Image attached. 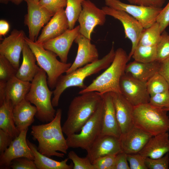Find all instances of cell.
<instances>
[{"label":"cell","instance_id":"cell-1","mask_svg":"<svg viewBox=\"0 0 169 169\" xmlns=\"http://www.w3.org/2000/svg\"><path fill=\"white\" fill-rule=\"evenodd\" d=\"M62 115V110L58 109L52 120L45 124L33 125L31 128V134L38 142V151L49 157L63 158L69 148L61 125Z\"/></svg>","mask_w":169,"mask_h":169},{"label":"cell","instance_id":"cell-2","mask_svg":"<svg viewBox=\"0 0 169 169\" xmlns=\"http://www.w3.org/2000/svg\"><path fill=\"white\" fill-rule=\"evenodd\" d=\"M80 95L71 102L67 118L62 126L63 131L67 136L80 131L102 102V94L97 92Z\"/></svg>","mask_w":169,"mask_h":169},{"label":"cell","instance_id":"cell-3","mask_svg":"<svg viewBox=\"0 0 169 169\" xmlns=\"http://www.w3.org/2000/svg\"><path fill=\"white\" fill-rule=\"evenodd\" d=\"M115 55L113 44L109 52L102 59L78 68L70 73L62 75L53 91V97L52 99L53 106L58 105L60 96L67 88L72 87L82 89L85 88L84 81L85 78L107 68L113 62Z\"/></svg>","mask_w":169,"mask_h":169},{"label":"cell","instance_id":"cell-4","mask_svg":"<svg viewBox=\"0 0 169 169\" xmlns=\"http://www.w3.org/2000/svg\"><path fill=\"white\" fill-rule=\"evenodd\" d=\"M128 61V55L125 51L122 48H118L115 51V58L110 65L79 94L92 91L101 94L112 92L121 94L120 81L125 73V67Z\"/></svg>","mask_w":169,"mask_h":169},{"label":"cell","instance_id":"cell-5","mask_svg":"<svg viewBox=\"0 0 169 169\" xmlns=\"http://www.w3.org/2000/svg\"><path fill=\"white\" fill-rule=\"evenodd\" d=\"M46 74L41 68L31 82L30 89L25 99L36 107V117L42 122L48 123L54 119L56 111L52 103L53 91L49 89Z\"/></svg>","mask_w":169,"mask_h":169},{"label":"cell","instance_id":"cell-6","mask_svg":"<svg viewBox=\"0 0 169 169\" xmlns=\"http://www.w3.org/2000/svg\"><path fill=\"white\" fill-rule=\"evenodd\" d=\"M167 111L149 103L134 107V125L154 136L169 130V117Z\"/></svg>","mask_w":169,"mask_h":169},{"label":"cell","instance_id":"cell-7","mask_svg":"<svg viewBox=\"0 0 169 169\" xmlns=\"http://www.w3.org/2000/svg\"><path fill=\"white\" fill-rule=\"evenodd\" d=\"M26 43L34 54L38 65L46 72L49 87L54 89L59 77L66 73L71 65V63H64L57 58L54 52L44 49L43 46L26 36Z\"/></svg>","mask_w":169,"mask_h":169},{"label":"cell","instance_id":"cell-8","mask_svg":"<svg viewBox=\"0 0 169 169\" xmlns=\"http://www.w3.org/2000/svg\"><path fill=\"white\" fill-rule=\"evenodd\" d=\"M102 111V100L96 111L83 126L80 132L67 136L66 141L69 148H79L86 150L90 146L100 135Z\"/></svg>","mask_w":169,"mask_h":169},{"label":"cell","instance_id":"cell-9","mask_svg":"<svg viewBox=\"0 0 169 169\" xmlns=\"http://www.w3.org/2000/svg\"><path fill=\"white\" fill-rule=\"evenodd\" d=\"M106 6L124 11L138 20L144 29L156 22L157 18L162 8L147 7L127 4L120 0H104Z\"/></svg>","mask_w":169,"mask_h":169},{"label":"cell","instance_id":"cell-10","mask_svg":"<svg viewBox=\"0 0 169 169\" xmlns=\"http://www.w3.org/2000/svg\"><path fill=\"white\" fill-rule=\"evenodd\" d=\"M101 9L106 15L110 16L119 20L122 24L125 37L130 40L132 44L131 52L128 55L129 61L139 44L144 28L138 20L124 11L106 6L102 7Z\"/></svg>","mask_w":169,"mask_h":169},{"label":"cell","instance_id":"cell-11","mask_svg":"<svg viewBox=\"0 0 169 169\" xmlns=\"http://www.w3.org/2000/svg\"><path fill=\"white\" fill-rule=\"evenodd\" d=\"M120 86L121 94L134 107L149 102L150 96L146 81L125 73L120 79Z\"/></svg>","mask_w":169,"mask_h":169},{"label":"cell","instance_id":"cell-12","mask_svg":"<svg viewBox=\"0 0 169 169\" xmlns=\"http://www.w3.org/2000/svg\"><path fill=\"white\" fill-rule=\"evenodd\" d=\"M82 10L78 21L79 33L91 39V35L97 25L102 26L105 23L106 15L102 9L98 8L90 0H85L82 4Z\"/></svg>","mask_w":169,"mask_h":169},{"label":"cell","instance_id":"cell-13","mask_svg":"<svg viewBox=\"0 0 169 169\" xmlns=\"http://www.w3.org/2000/svg\"><path fill=\"white\" fill-rule=\"evenodd\" d=\"M27 5V13L24 23L28 29V38L35 41L42 27L53 15L45 8L33 0H24Z\"/></svg>","mask_w":169,"mask_h":169},{"label":"cell","instance_id":"cell-14","mask_svg":"<svg viewBox=\"0 0 169 169\" xmlns=\"http://www.w3.org/2000/svg\"><path fill=\"white\" fill-rule=\"evenodd\" d=\"M24 32L14 29L0 44V55L5 57L17 70L19 67L20 56L26 43Z\"/></svg>","mask_w":169,"mask_h":169},{"label":"cell","instance_id":"cell-15","mask_svg":"<svg viewBox=\"0 0 169 169\" xmlns=\"http://www.w3.org/2000/svg\"><path fill=\"white\" fill-rule=\"evenodd\" d=\"M28 129L22 131L13 139L10 145L0 156V168L9 169L12 161L16 158L24 157L34 159L33 153L26 139Z\"/></svg>","mask_w":169,"mask_h":169},{"label":"cell","instance_id":"cell-16","mask_svg":"<svg viewBox=\"0 0 169 169\" xmlns=\"http://www.w3.org/2000/svg\"><path fill=\"white\" fill-rule=\"evenodd\" d=\"M79 33V26L78 25L73 29H68L61 34L47 41L42 45L45 49L55 54L61 62L67 63L70 49Z\"/></svg>","mask_w":169,"mask_h":169},{"label":"cell","instance_id":"cell-17","mask_svg":"<svg viewBox=\"0 0 169 169\" xmlns=\"http://www.w3.org/2000/svg\"><path fill=\"white\" fill-rule=\"evenodd\" d=\"M86 156L92 163L107 155H116L122 151L120 138L109 135H100L86 150Z\"/></svg>","mask_w":169,"mask_h":169},{"label":"cell","instance_id":"cell-18","mask_svg":"<svg viewBox=\"0 0 169 169\" xmlns=\"http://www.w3.org/2000/svg\"><path fill=\"white\" fill-rule=\"evenodd\" d=\"M90 39L79 33L74 40L78 45L75 59L66 74L70 73L76 69L99 59V54L95 45L92 44Z\"/></svg>","mask_w":169,"mask_h":169},{"label":"cell","instance_id":"cell-19","mask_svg":"<svg viewBox=\"0 0 169 169\" xmlns=\"http://www.w3.org/2000/svg\"><path fill=\"white\" fill-rule=\"evenodd\" d=\"M115 115L121 134L133 126V115L134 107L120 93L111 92Z\"/></svg>","mask_w":169,"mask_h":169},{"label":"cell","instance_id":"cell-20","mask_svg":"<svg viewBox=\"0 0 169 169\" xmlns=\"http://www.w3.org/2000/svg\"><path fill=\"white\" fill-rule=\"evenodd\" d=\"M103 111L100 135H109L120 138L121 135L117 120L111 92L102 94Z\"/></svg>","mask_w":169,"mask_h":169},{"label":"cell","instance_id":"cell-21","mask_svg":"<svg viewBox=\"0 0 169 169\" xmlns=\"http://www.w3.org/2000/svg\"><path fill=\"white\" fill-rule=\"evenodd\" d=\"M152 136L149 133L134 125L121 135L120 140L122 150L127 154L138 153Z\"/></svg>","mask_w":169,"mask_h":169},{"label":"cell","instance_id":"cell-22","mask_svg":"<svg viewBox=\"0 0 169 169\" xmlns=\"http://www.w3.org/2000/svg\"><path fill=\"white\" fill-rule=\"evenodd\" d=\"M69 29L65 10H60L54 14L43 28L35 42L42 45L44 42L61 34Z\"/></svg>","mask_w":169,"mask_h":169},{"label":"cell","instance_id":"cell-23","mask_svg":"<svg viewBox=\"0 0 169 169\" xmlns=\"http://www.w3.org/2000/svg\"><path fill=\"white\" fill-rule=\"evenodd\" d=\"M169 136L168 132L152 136L139 153L152 159L162 157L169 152Z\"/></svg>","mask_w":169,"mask_h":169},{"label":"cell","instance_id":"cell-24","mask_svg":"<svg viewBox=\"0 0 169 169\" xmlns=\"http://www.w3.org/2000/svg\"><path fill=\"white\" fill-rule=\"evenodd\" d=\"M31 104L24 99L14 107V120L17 128L20 132L28 129L34 121L37 109Z\"/></svg>","mask_w":169,"mask_h":169},{"label":"cell","instance_id":"cell-25","mask_svg":"<svg viewBox=\"0 0 169 169\" xmlns=\"http://www.w3.org/2000/svg\"><path fill=\"white\" fill-rule=\"evenodd\" d=\"M22 53V62L17 70L16 76L23 81L31 82L41 68L36 64V57L26 43Z\"/></svg>","mask_w":169,"mask_h":169},{"label":"cell","instance_id":"cell-26","mask_svg":"<svg viewBox=\"0 0 169 169\" xmlns=\"http://www.w3.org/2000/svg\"><path fill=\"white\" fill-rule=\"evenodd\" d=\"M160 64V62L156 60L148 63L134 60L127 64L125 72L138 80L147 82L158 73Z\"/></svg>","mask_w":169,"mask_h":169},{"label":"cell","instance_id":"cell-27","mask_svg":"<svg viewBox=\"0 0 169 169\" xmlns=\"http://www.w3.org/2000/svg\"><path fill=\"white\" fill-rule=\"evenodd\" d=\"M31 86V82L23 81L16 76L12 77L6 83L5 100H10L14 106L25 99Z\"/></svg>","mask_w":169,"mask_h":169},{"label":"cell","instance_id":"cell-28","mask_svg":"<svg viewBox=\"0 0 169 169\" xmlns=\"http://www.w3.org/2000/svg\"><path fill=\"white\" fill-rule=\"evenodd\" d=\"M28 145L34 155L33 161L37 169H72L73 163L67 164L68 158L60 161L52 159L43 155L38 150L36 146L27 139Z\"/></svg>","mask_w":169,"mask_h":169},{"label":"cell","instance_id":"cell-29","mask_svg":"<svg viewBox=\"0 0 169 169\" xmlns=\"http://www.w3.org/2000/svg\"><path fill=\"white\" fill-rule=\"evenodd\" d=\"M14 106L10 100H5L0 105V129L9 134L14 139L19 135L14 120Z\"/></svg>","mask_w":169,"mask_h":169},{"label":"cell","instance_id":"cell-30","mask_svg":"<svg viewBox=\"0 0 169 169\" xmlns=\"http://www.w3.org/2000/svg\"><path fill=\"white\" fill-rule=\"evenodd\" d=\"M161 34L160 25L156 22L149 28L144 29L138 44L146 46H156L160 40Z\"/></svg>","mask_w":169,"mask_h":169},{"label":"cell","instance_id":"cell-31","mask_svg":"<svg viewBox=\"0 0 169 169\" xmlns=\"http://www.w3.org/2000/svg\"><path fill=\"white\" fill-rule=\"evenodd\" d=\"M156 46H146L138 44L131 57L136 61L148 63L156 60Z\"/></svg>","mask_w":169,"mask_h":169},{"label":"cell","instance_id":"cell-32","mask_svg":"<svg viewBox=\"0 0 169 169\" xmlns=\"http://www.w3.org/2000/svg\"><path fill=\"white\" fill-rule=\"evenodd\" d=\"M85 0H67L65 13L69 23V29L74 26L82 10V4Z\"/></svg>","mask_w":169,"mask_h":169},{"label":"cell","instance_id":"cell-33","mask_svg":"<svg viewBox=\"0 0 169 169\" xmlns=\"http://www.w3.org/2000/svg\"><path fill=\"white\" fill-rule=\"evenodd\" d=\"M146 85L150 96L169 90V86L165 79L158 73L146 82Z\"/></svg>","mask_w":169,"mask_h":169},{"label":"cell","instance_id":"cell-34","mask_svg":"<svg viewBox=\"0 0 169 169\" xmlns=\"http://www.w3.org/2000/svg\"><path fill=\"white\" fill-rule=\"evenodd\" d=\"M17 71L7 59L0 55V81H7L16 76Z\"/></svg>","mask_w":169,"mask_h":169},{"label":"cell","instance_id":"cell-35","mask_svg":"<svg viewBox=\"0 0 169 169\" xmlns=\"http://www.w3.org/2000/svg\"><path fill=\"white\" fill-rule=\"evenodd\" d=\"M156 51V60L161 62L169 58V34L165 31L161 33Z\"/></svg>","mask_w":169,"mask_h":169},{"label":"cell","instance_id":"cell-36","mask_svg":"<svg viewBox=\"0 0 169 169\" xmlns=\"http://www.w3.org/2000/svg\"><path fill=\"white\" fill-rule=\"evenodd\" d=\"M68 158L73 162V169H95L92 163L86 156L84 158L80 157L74 151L69 152Z\"/></svg>","mask_w":169,"mask_h":169},{"label":"cell","instance_id":"cell-37","mask_svg":"<svg viewBox=\"0 0 169 169\" xmlns=\"http://www.w3.org/2000/svg\"><path fill=\"white\" fill-rule=\"evenodd\" d=\"M149 103L166 111L169 109V90L150 96Z\"/></svg>","mask_w":169,"mask_h":169},{"label":"cell","instance_id":"cell-38","mask_svg":"<svg viewBox=\"0 0 169 169\" xmlns=\"http://www.w3.org/2000/svg\"><path fill=\"white\" fill-rule=\"evenodd\" d=\"M145 163L149 169H168L169 164L168 152L162 157L152 159L145 157Z\"/></svg>","mask_w":169,"mask_h":169},{"label":"cell","instance_id":"cell-39","mask_svg":"<svg viewBox=\"0 0 169 169\" xmlns=\"http://www.w3.org/2000/svg\"><path fill=\"white\" fill-rule=\"evenodd\" d=\"M38 3L54 15L66 7L67 0H40Z\"/></svg>","mask_w":169,"mask_h":169},{"label":"cell","instance_id":"cell-40","mask_svg":"<svg viewBox=\"0 0 169 169\" xmlns=\"http://www.w3.org/2000/svg\"><path fill=\"white\" fill-rule=\"evenodd\" d=\"M116 155H110L100 157L92 164L95 169H114Z\"/></svg>","mask_w":169,"mask_h":169},{"label":"cell","instance_id":"cell-41","mask_svg":"<svg viewBox=\"0 0 169 169\" xmlns=\"http://www.w3.org/2000/svg\"><path fill=\"white\" fill-rule=\"evenodd\" d=\"M127 160L130 169H148L145 163V157L139 153L127 154Z\"/></svg>","mask_w":169,"mask_h":169},{"label":"cell","instance_id":"cell-42","mask_svg":"<svg viewBox=\"0 0 169 169\" xmlns=\"http://www.w3.org/2000/svg\"><path fill=\"white\" fill-rule=\"evenodd\" d=\"M10 168L13 169H37L33 160L24 157L13 160L11 162Z\"/></svg>","mask_w":169,"mask_h":169},{"label":"cell","instance_id":"cell-43","mask_svg":"<svg viewBox=\"0 0 169 169\" xmlns=\"http://www.w3.org/2000/svg\"><path fill=\"white\" fill-rule=\"evenodd\" d=\"M156 22L159 24L162 33L169 25V1L162 9L157 18Z\"/></svg>","mask_w":169,"mask_h":169},{"label":"cell","instance_id":"cell-44","mask_svg":"<svg viewBox=\"0 0 169 169\" xmlns=\"http://www.w3.org/2000/svg\"><path fill=\"white\" fill-rule=\"evenodd\" d=\"M130 4L155 8H162L166 0H127Z\"/></svg>","mask_w":169,"mask_h":169},{"label":"cell","instance_id":"cell-45","mask_svg":"<svg viewBox=\"0 0 169 169\" xmlns=\"http://www.w3.org/2000/svg\"><path fill=\"white\" fill-rule=\"evenodd\" d=\"M127 154L122 151L115 155L114 169H130L127 162Z\"/></svg>","mask_w":169,"mask_h":169},{"label":"cell","instance_id":"cell-46","mask_svg":"<svg viewBox=\"0 0 169 169\" xmlns=\"http://www.w3.org/2000/svg\"><path fill=\"white\" fill-rule=\"evenodd\" d=\"M14 138L3 130L0 129V153L2 154L10 145Z\"/></svg>","mask_w":169,"mask_h":169},{"label":"cell","instance_id":"cell-47","mask_svg":"<svg viewBox=\"0 0 169 169\" xmlns=\"http://www.w3.org/2000/svg\"><path fill=\"white\" fill-rule=\"evenodd\" d=\"M158 73L164 78L169 87V58L160 62Z\"/></svg>","mask_w":169,"mask_h":169},{"label":"cell","instance_id":"cell-48","mask_svg":"<svg viewBox=\"0 0 169 169\" xmlns=\"http://www.w3.org/2000/svg\"><path fill=\"white\" fill-rule=\"evenodd\" d=\"M10 29L8 23L6 20L1 19L0 20V36H4L8 32Z\"/></svg>","mask_w":169,"mask_h":169},{"label":"cell","instance_id":"cell-49","mask_svg":"<svg viewBox=\"0 0 169 169\" xmlns=\"http://www.w3.org/2000/svg\"><path fill=\"white\" fill-rule=\"evenodd\" d=\"M6 82L0 81V105L6 99L5 87Z\"/></svg>","mask_w":169,"mask_h":169},{"label":"cell","instance_id":"cell-50","mask_svg":"<svg viewBox=\"0 0 169 169\" xmlns=\"http://www.w3.org/2000/svg\"><path fill=\"white\" fill-rule=\"evenodd\" d=\"M24 0H11L13 3L16 5L20 4Z\"/></svg>","mask_w":169,"mask_h":169},{"label":"cell","instance_id":"cell-51","mask_svg":"<svg viewBox=\"0 0 169 169\" xmlns=\"http://www.w3.org/2000/svg\"><path fill=\"white\" fill-rule=\"evenodd\" d=\"M11 0H0L1 3L4 4H7Z\"/></svg>","mask_w":169,"mask_h":169},{"label":"cell","instance_id":"cell-52","mask_svg":"<svg viewBox=\"0 0 169 169\" xmlns=\"http://www.w3.org/2000/svg\"><path fill=\"white\" fill-rule=\"evenodd\" d=\"M33 0L37 3H38L39 1H40V0Z\"/></svg>","mask_w":169,"mask_h":169},{"label":"cell","instance_id":"cell-53","mask_svg":"<svg viewBox=\"0 0 169 169\" xmlns=\"http://www.w3.org/2000/svg\"><path fill=\"white\" fill-rule=\"evenodd\" d=\"M169 111V109H167V110H166V111L167 112V111Z\"/></svg>","mask_w":169,"mask_h":169}]
</instances>
